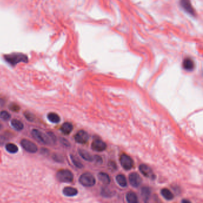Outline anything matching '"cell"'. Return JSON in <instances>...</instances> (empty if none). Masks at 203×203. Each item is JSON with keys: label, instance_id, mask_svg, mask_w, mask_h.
Here are the masks:
<instances>
[{"label": "cell", "instance_id": "obj_7", "mask_svg": "<svg viewBox=\"0 0 203 203\" xmlns=\"http://www.w3.org/2000/svg\"><path fill=\"white\" fill-rule=\"evenodd\" d=\"M91 148L93 150L98 151V152H101L104 151L107 148V144L106 143L101 141L99 139H95L91 145Z\"/></svg>", "mask_w": 203, "mask_h": 203}, {"label": "cell", "instance_id": "obj_16", "mask_svg": "<svg viewBox=\"0 0 203 203\" xmlns=\"http://www.w3.org/2000/svg\"><path fill=\"white\" fill-rule=\"evenodd\" d=\"M98 178L99 180L104 184L107 185L110 183V178L109 176L106 173L100 172L98 175Z\"/></svg>", "mask_w": 203, "mask_h": 203}, {"label": "cell", "instance_id": "obj_26", "mask_svg": "<svg viewBox=\"0 0 203 203\" xmlns=\"http://www.w3.org/2000/svg\"><path fill=\"white\" fill-rule=\"evenodd\" d=\"M9 109L14 112H19L20 110V107L15 103H12L9 105Z\"/></svg>", "mask_w": 203, "mask_h": 203}, {"label": "cell", "instance_id": "obj_30", "mask_svg": "<svg viewBox=\"0 0 203 203\" xmlns=\"http://www.w3.org/2000/svg\"><path fill=\"white\" fill-rule=\"evenodd\" d=\"M60 142L61 144H63L64 146H70V144L69 142H68L67 140H66L65 138H61L60 139Z\"/></svg>", "mask_w": 203, "mask_h": 203}, {"label": "cell", "instance_id": "obj_28", "mask_svg": "<svg viewBox=\"0 0 203 203\" xmlns=\"http://www.w3.org/2000/svg\"><path fill=\"white\" fill-rule=\"evenodd\" d=\"M110 194L111 195V192H110V191L107 189V188H105L104 189H103L102 191V195L104 197H110Z\"/></svg>", "mask_w": 203, "mask_h": 203}, {"label": "cell", "instance_id": "obj_1", "mask_svg": "<svg viewBox=\"0 0 203 203\" xmlns=\"http://www.w3.org/2000/svg\"><path fill=\"white\" fill-rule=\"evenodd\" d=\"M4 58L9 65L12 66H15L20 63H27L29 61L28 57L26 54L19 53L4 55Z\"/></svg>", "mask_w": 203, "mask_h": 203}, {"label": "cell", "instance_id": "obj_31", "mask_svg": "<svg viewBox=\"0 0 203 203\" xmlns=\"http://www.w3.org/2000/svg\"><path fill=\"white\" fill-rule=\"evenodd\" d=\"M182 203H190V201H189V200H182Z\"/></svg>", "mask_w": 203, "mask_h": 203}, {"label": "cell", "instance_id": "obj_11", "mask_svg": "<svg viewBox=\"0 0 203 203\" xmlns=\"http://www.w3.org/2000/svg\"><path fill=\"white\" fill-rule=\"evenodd\" d=\"M73 126L72 124H71L69 122H65L64 123L61 127L60 130L61 131V132L65 134V135H69L70 134L72 131L73 130Z\"/></svg>", "mask_w": 203, "mask_h": 203}, {"label": "cell", "instance_id": "obj_18", "mask_svg": "<svg viewBox=\"0 0 203 203\" xmlns=\"http://www.w3.org/2000/svg\"><path fill=\"white\" fill-rule=\"evenodd\" d=\"M126 200L128 203H138V197L133 192H129L126 194Z\"/></svg>", "mask_w": 203, "mask_h": 203}, {"label": "cell", "instance_id": "obj_19", "mask_svg": "<svg viewBox=\"0 0 203 203\" xmlns=\"http://www.w3.org/2000/svg\"><path fill=\"white\" fill-rule=\"evenodd\" d=\"M6 149L7 152L11 154H15L19 151V148L17 147L16 145L12 143L7 144L6 145Z\"/></svg>", "mask_w": 203, "mask_h": 203}, {"label": "cell", "instance_id": "obj_9", "mask_svg": "<svg viewBox=\"0 0 203 203\" xmlns=\"http://www.w3.org/2000/svg\"><path fill=\"white\" fill-rule=\"evenodd\" d=\"M129 180L130 185L135 188L139 187L142 182L140 176L135 172L130 173L129 176Z\"/></svg>", "mask_w": 203, "mask_h": 203}, {"label": "cell", "instance_id": "obj_21", "mask_svg": "<svg viewBox=\"0 0 203 203\" xmlns=\"http://www.w3.org/2000/svg\"><path fill=\"white\" fill-rule=\"evenodd\" d=\"M116 181L122 187H127V180L126 177L123 175H119L116 176Z\"/></svg>", "mask_w": 203, "mask_h": 203}, {"label": "cell", "instance_id": "obj_22", "mask_svg": "<svg viewBox=\"0 0 203 203\" xmlns=\"http://www.w3.org/2000/svg\"><path fill=\"white\" fill-rule=\"evenodd\" d=\"M151 194V191L149 188L148 187H143L141 189V195L143 198V199L145 200V201H146L150 196Z\"/></svg>", "mask_w": 203, "mask_h": 203}, {"label": "cell", "instance_id": "obj_13", "mask_svg": "<svg viewBox=\"0 0 203 203\" xmlns=\"http://www.w3.org/2000/svg\"><path fill=\"white\" fill-rule=\"evenodd\" d=\"M78 193V190L73 187H65L63 190V194L67 197H74Z\"/></svg>", "mask_w": 203, "mask_h": 203}, {"label": "cell", "instance_id": "obj_3", "mask_svg": "<svg viewBox=\"0 0 203 203\" xmlns=\"http://www.w3.org/2000/svg\"><path fill=\"white\" fill-rule=\"evenodd\" d=\"M79 182L83 186L91 187L94 186L95 184V179L90 173H85L82 174L79 178Z\"/></svg>", "mask_w": 203, "mask_h": 203}, {"label": "cell", "instance_id": "obj_2", "mask_svg": "<svg viewBox=\"0 0 203 203\" xmlns=\"http://www.w3.org/2000/svg\"><path fill=\"white\" fill-rule=\"evenodd\" d=\"M56 178L61 182L70 183L73 180V173L69 170H60L58 171L56 173Z\"/></svg>", "mask_w": 203, "mask_h": 203}, {"label": "cell", "instance_id": "obj_25", "mask_svg": "<svg viewBox=\"0 0 203 203\" xmlns=\"http://www.w3.org/2000/svg\"><path fill=\"white\" fill-rule=\"evenodd\" d=\"M11 117L10 114L6 111H1L0 112V118L4 121H8Z\"/></svg>", "mask_w": 203, "mask_h": 203}, {"label": "cell", "instance_id": "obj_10", "mask_svg": "<svg viewBox=\"0 0 203 203\" xmlns=\"http://www.w3.org/2000/svg\"><path fill=\"white\" fill-rule=\"evenodd\" d=\"M180 5L188 13L194 15V10L192 6L190 0H180Z\"/></svg>", "mask_w": 203, "mask_h": 203}, {"label": "cell", "instance_id": "obj_24", "mask_svg": "<svg viewBox=\"0 0 203 203\" xmlns=\"http://www.w3.org/2000/svg\"><path fill=\"white\" fill-rule=\"evenodd\" d=\"M24 117H26V119L29 121V122H33L35 120V116L34 114H33L31 112H28V111H26L24 112Z\"/></svg>", "mask_w": 203, "mask_h": 203}, {"label": "cell", "instance_id": "obj_15", "mask_svg": "<svg viewBox=\"0 0 203 203\" xmlns=\"http://www.w3.org/2000/svg\"><path fill=\"white\" fill-rule=\"evenodd\" d=\"M79 154L81 156L82 158L85 160L86 161H89V162H92L94 160V157L92 155L87 152L85 150H79Z\"/></svg>", "mask_w": 203, "mask_h": 203}, {"label": "cell", "instance_id": "obj_17", "mask_svg": "<svg viewBox=\"0 0 203 203\" xmlns=\"http://www.w3.org/2000/svg\"><path fill=\"white\" fill-rule=\"evenodd\" d=\"M47 118L49 122L53 123H58L60 122V116L56 113H49L47 115Z\"/></svg>", "mask_w": 203, "mask_h": 203}, {"label": "cell", "instance_id": "obj_27", "mask_svg": "<svg viewBox=\"0 0 203 203\" xmlns=\"http://www.w3.org/2000/svg\"><path fill=\"white\" fill-rule=\"evenodd\" d=\"M53 159H54V161H56L57 162L61 163L63 162V157L61 155L57 154H54L53 155Z\"/></svg>", "mask_w": 203, "mask_h": 203}, {"label": "cell", "instance_id": "obj_29", "mask_svg": "<svg viewBox=\"0 0 203 203\" xmlns=\"http://www.w3.org/2000/svg\"><path fill=\"white\" fill-rule=\"evenodd\" d=\"M6 141H7V138L6 137V136L0 135V145L4 144Z\"/></svg>", "mask_w": 203, "mask_h": 203}, {"label": "cell", "instance_id": "obj_4", "mask_svg": "<svg viewBox=\"0 0 203 203\" xmlns=\"http://www.w3.org/2000/svg\"><path fill=\"white\" fill-rule=\"evenodd\" d=\"M20 144L26 151L30 153H35L38 151V149L36 145L28 139H22L20 141Z\"/></svg>", "mask_w": 203, "mask_h": 203}, {"label": "cell", "instance_id": "obj_12", "mask_svg": "<svg viewBox=\"0 0 203 203\" xmlns=\"http://www.w3.org/2000/svg\"><path fill=\"white\" fill-rule=\"evenodd\" d=\"M183 67L186 70L191 71L194 68V63L190 58H187L183 61Z\"/></svg>", "mask_w": 203, "mask_h": 203}, {"label": "cell", "instance_id": "obj_8", "mask_svg": "<svg viewBox=\"0 0 203 203\" xmlns=\"http://www.w3.org/2000/svg\"><path fill=\"white\" fill-rule=\"evenodd\" d=\"M139 169L140 171L142 173V175L146 178L152 179H154L155 178L153 171H152V169L148 166L146 164H141L140 165Z\"/></svg>", "mask_w": 203, "mask_h": 203}, {"label": "cell", "instance_id": "obj_23", "mask_svg": "<svg viewBox=\"0 0 203 203\" xmlns=\"http://www.w3.org/2000/svg\"><path fill=\"white\" fill-rule=\"evenodd\" d=\"M70 158H71V160L72 161L74 165L77 167L78 168H82L83 167V165L80 162V161L74 156H73L72 155H70Z\"/></svg>", "mask_w": 203, "mask_h": 203}, {"label": "cell", "instance_id": "obj_5", "mask_svg": "<svg viewBox=\"0 0 203 203\" xmlns=\"http://www.w3.org/2000/svg\"><path fill=\"white\" fill-rule=\"evenodd\" d=\"M120 162L125 170H130L133 165L132 159L128 155L123 154L120 158Z\"/></svg>", "mask_w": 203, "mask_h": 203}, {"label": "cell", "instance_id": "obj_6", "mask_svg": "<svg viewBox=\"0 0 203 203\" xmlns=\"http://www.w3.org/2000/svg\"><path fill=\"white\" fill-rule=\"evenodd\" d=\"M74 138L76 142L83 144L87 142V141H88L89 135L87 132L83 130H79L76 133Z\"/></svg>", "mask_w": 203, "mask_h": 203}, {"label": "cell", "instance_id": "obj_20", "mask_svg": "<svg viewBox=\"0 0 203 203\" xmlns=\"http://www.w3.org/2000/svg\"><path fill=\"white\" fill-rule=\"evenodd\" d=\"M161 194L163 197L167 200H173L174 196L171 192V191L167 188H164L161 191Z\"/></svg>", "mask_w": 203, "mask_h": 203}, {"label": "cell", "instance_id": "obj_32", "mask_svg": "<svg viewBox=\"0 0 203 203\" xmlns=\"http://www.w3.org/2000/svg\"><path fill=\"white\" fill-rule=\"evenodd\" d=\"M1 125H0V129H1Z\"/></svg>", "mask_w": 203, "mask_h": 203}, {"label": "cell", "instance_id": "obj_14", "mask_svg": "<svg viewBox=\"0 0 203 203\" xmlns=\"http://www.w3.org/2000/svg\"><path fill=\"white\" fill-rule=\"evenodd\" d=\"M11 125L17 131H21L24 128V125L23 123L17 119H13L11 121Z\"/></svg>", "mask_w": 203, "mask_h": 203}]
</instances>
